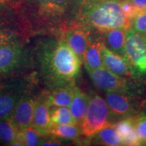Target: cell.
<instances>
[{
	"label": "cell",
	"mask_w": 146,
	"mask_h": 146,
	"mask_svg": "<svg viewBox=\"0 0 146 146\" xmlns=\"http://www.w3.org/2000/svg\"><path fill=\"white\" fill-rule=\"evenodd\" d=\"M35 60L40 78L50 89L74 83L82 64L64 39L42 40L35 50Z\"/></svg>",
	"instance_id": "6da1fadb"
},
{
	"label": "cell",
	"mask_w": 146,
	"mask_h": 146,
	"mask_svg": "<svg viewBox=\"0 0 146 146\" xmlns=\"http://www.w3.org/2000/svg\"><path fill=\"white\" fill-rule=\"evenodd\" d=\"M121 0H81L74 23L102 33L112 29L129 30L131 21L124 14Z\"/></svg>",
	"instance_id": "7a4b0ae2"
},
{
	"label": "cell",
	"mask_w": 146,
	"mask_h": 146,
	"mask_svg": "<svg viewBox=\"0 0 146 146\" xmlns=\"http://www.w3.org/2000/svg\"><path fill=\"white\" fill-rule=\"evenodd\" d=\"M81 0H27V14L35 31L63 28L74 23Z\"/></svg>",
	"instance_id": "3957f363"
},
{
	"label": "cell",
	"mask_w": 146,
	"mask_h": 146,
	"mask_svg": "<svg viewBox=\"0 0 146 146\" xmlns=\"http://www.w3.org/2000/svg\"><path fill=\"white\" fill-rule=\"evenodd\" d=\"M110 124L112 123L106 100L96 94L89 96L86 114L80 125L81 135L87 138H91Z\"/></svg>",
	"instance_id": "277c9868"
},
{
	"label": "cell",
	"mask_w": 146,
	"mask_h": 146,
	"mask_svg": "<svg viewBox=\"0 0 146 146\" xmlns=\"http://www.w3.org/2000/svg\"><path fill=\"white\" fill-rule=\"evenodd\" d=\"M125 58L130 66L133 76L146 75V42L143 36L132 28L127 31Z\"/></svg>",
	"instance_id": "5b68a950"
},
{
	"label": "cell",
	"mask_w": 146,
	"mask_h": 146,
	"mask_svg": "<svg viewBox=\"0 0 146 146\" xmlns=\"http://www.w3.org/2000/svg\"><path fill=\"white\" fill-rule=\"evenodd\" d=\"M105 100L108 106L112 123L113 121L135 116L140 112L137 102L130 93L107 91Z\"/></svg>",
	"instance_id": "8992f818"
},
{
	"label": "cell",
	"mask_w": 146,
	"mask_h": 146,
	"mask_svg": "<svg viewBox=\"0 0 146 146\" xmlns=\"http://www.w3.org/2000/svg\"><path fill=\"white\" fill-rule=\"evenodd\" d=\"M29 54L20 40L0 45V74L16 71L29 62Z\"/></svg>",
	"instance_id": "52a82bcc"
},
{
	"label": "cell",
	"mask_w": 146,
	"mask_h": 146,
	"mask_svg": "<svg viewBox=\"0 0 146 146\" xmlns=\"http://www.w3.org/2000/svg\"><path fill=\"white\" fill-rule=\"evenodd\" d=\"M29 83L18 79L0 88V120L12 117L16 106L27 93Z\"/></svg>",
	"instance_id": "ba28073f"
},
{
	"label": "cell",
	"mask_w": 146,
	"mask_h": 146,
	"mask_svg": "<svg viewBox=\"0 0 146 146\" xmlns=\"http://www.w3.org/2000/svg\"><path fill=\"white\" fill-rule=\"evenodd\" d=\"M86 68L91 81L102 90L130 93L129 83L125 77L118 76L106 67L91 69Z\"/></svg>",
	"instance_id": "9c48e42d"
},
{
	"label": "cell",
	"mask_w": 146,
	"mask_h": 146,
	"mask_svg": "<svg viewBox=\"0 0 146 146\" xmlns=\"http://www.w3.org/2000/svg\"><path fill=\"white\" fill-rule=\"evenodd\" d=\"M36 100L37 97L26 93L16 106L12 118L18 129L33 125Z\"/></svg>",
	"instance_id": "30bf717a"
},
{
	"label": "cell",
	"mask_w": 146,
	"mask_h": 146,
	"mask_svg": "<svg viewBox=\"0 0 146 146\" xmlns=\"http://www.w3.org/2000/svg\"><path fill=\"white\" fill-rule=\"evenodd\" d=\"M64 39L83 62L84 53L91 41L90 29L74 25L68 31Z\"/></svg>",
	"instance_id": "8fae6325"
},
{
	"label": "cell",
	"mask_w": 146,
	"mask_h": 146,
	"mask_svg": "<svg viewBox=\"0 0 146 146\" xmlns=\"http://www.w3.org/2000/svg\"><path fill=\"white\" fill-rule=\"evenodd\" d=\"M102 55L106 68L122 77H132V72L127 59L110 50L104 43L102 47Z\"/></svg>",
	"instance_id": "7c38bea8"
},
{
	"label": "cell",
	"mask_w": 146,
	"mask_h": 146,
	"mask_svg": "<svg viewBox=\"0 0 146 146\" xmlns=\"http://www.w3.org/2000/svg\"><path fill=\"white\" fill-rule=\"evenodd\" d=\"M32 125L44 136L47 135L49 129L52 125L50 107L47 104L43 95L37 97Z\"/></svg>",
	"instance_id": "4fadbf2b"
},
{
	"label": "cell",
	"mask_w": 146,
	"mask_h": 146,
	"mask_svg": "<svg viewBox=\"0 0 146 146\" xmlns=\"http://www.w3.org/2000/svg\"><path fill=\"white\" fill-rule=\"evenodd\" d=\"M74 83L51 89L50 91L43 93V96L47 104L52 107H69L72 102Z\"/></svg>",
	"instance_id": "5bb4252c"
},
{
	"label": "cell",
	"mask_w": 146,
	"mask_h": 146,
	"mask_svg": "<svg viewBox=\"0 0 146 146\" xmlns=\"http://www.w3.org/2000/svg\"><path fill=\"white\" fill-rule=\"evenodd\" d=\"M114 126L123 138L124 145H141L135 125V116L118 120Z\"/></svg>",
	"instance_id": "9a60e30c"
},
{
	"label": "cell",
	"mask_w": 146,
	"mask_h": 146,
	"mask_svg": "<svg viewBox=\"0 0 146 146\" xmlns=\"http://www.w3.org/2000/svg\"><path fill=\"white\" fill-rule=\"evenodd\" d=\"M89 96L77 87H74V94L69 109L78 125H81L86 114Z\"/></svg>",
	"instance_id": "2e32d148"
},
{
	"label": "cell",
	"mask_w": 146,
	"mask_h": 146,
	"mask_svg": "<svg viewBox=\"0 0 146 146\" xmlns=\"http://www.w3.org/2000/svg\"><path fill=\"white\" fill-rule=\"evenodd\" d=\"M93 138L94 143L107 146L124 145V142L120 133L116 130L114 124H110L98 131Z\"/></svg>",
	"instance_id": "e0dca14e"
},
{
	"label": "cell",
	"mask_w": 146,
	"mask_h": 146,
	"mask_svg": "<svg viewBox=\"0 0 146 146\" xmlns=\"http://www.w3.org/2000/svg\"><path fill=\"white\" fill-rule=\"evenodd\" d=\"M127 30L121 28L112 29L104 33L108 47L112 52L125 57V48Z\"/></svg>",
	"instance_id": "ac0fdd59"
},
{
	"label": "cell",
	"mask_w": 146,
	"mask_h": 146,
	"mask_svg": "<svg viewBox=\"0 0 146 146\" xmlns=\"http://www.w3.org/2000/svg\"><path fill=\"white\" fill-rule=\"evenodd\" d=\"M102 42L90 41L83 55V62L87 68L95 69L105 67L102 55Z\"/></svg>",
	"instance_id": "d6986e66"
},
{
	"label": "cell",
	"mask_w": 146,
	"mask_h": 146,
	"mask_svg": "<svg viewBox=\"0 0 146 146\" xmlns=\"http://www.w3.org/2000/svg\"><path fill=\"white\" fill-rule=\"evenodd\" d=\"M81 134V131L79 125L57 124H52L47 133V135L67 140H75Z\"/></svg>",
	"instance_id": "ffe728a7"
},
{
	"label": "cell",
	"mask_w": 146,
	"mask_h": 146,
	"mask_svg": "<svg viewBox=\"0 0 146 146\" xmlns=\"http://www.w3.org/2000/svg\"><path fill=\"white\" fill-rule=\"evenodd\" d=\"M51 121L57 125H77L69 107H52L51 109Z\"/></svg>",
	"instance_id": "44dd1931"
},
{
	"label": "cell",
	"mask_w": 146,
	"mask_h": 146,
	"mask_svg": "<svg viewBox=\"0 0 146 146\" xmlns=\"http://www.w3.org/2000/svg\"><path fill=\"white\" fill-rule=\"evenodd\" d=\"M18 131V127L12 117L0 120V140L1 141L10 145L15 139Z\"/></svg>",
	"instance_id": "7402d4cb"
},
{
	"label": "cell",
	"mask_w": 146,
	"mask_h": 146,
	"mask_svg": "<svg viewBox=\"0 0 146 146\" xmlns=\"http://www.w3.org/2000/svg\"><path fill=\"white\" fill-rule=\"evenodd\" d=\"M18 39L19 35L16 29L8 23L0 19V45L18 41Z\"/></svg>",
	"instance_id": "603a6c76"
},
{
	"label": "cell",
	"mask_w": 146,
	"mask_h": 146,
	"mask_svg": "<svg viewBox=\"0 0 146 146\" xmlns=\"http://www.w3.org/2000/svg\"><path fill=\"white\" fill-rule=\"evenodd\" d=\"M22 131H23L25 145H40L42 139L44 135H42L33 126L31 125L25 127V129H22Z\"/></svg>",
	"instance_id": "cb8c5ba5"
},
{
	"label": "cell",
	"mask_w": 146,
	"mask_h": 146,
	"mask_svg": "<svg viewBox=\"0 0 146 146\" xmlns=\"http://www.w3.org/2000/svg\"><path fill=\"white\" fill-rule=\"evenodd\" d=\"M135 125L141 145H146V110L140 111L135 116Z\"/></svg>",
	"instance_id": "d4e9b609"
},
{
	"label": "cell",
	"mask_w": 146,
	"mask_h": 146,
	"mask_svg": "<svg viewBox=\"0 0 146 146\" xmlns=\"http://www.w3.org/2000/svg\"><path fill=\"white\" fill-rule=\"evenodd\" d=\"M131 28L141 35H146V10L140 12L131 20Z\"/></svg>",
	"instance_id": "484cf974"
},
{
	"label": "cell",
	"mask_w": 146,
	"mask_h": 146,
	"mask_svg": "<svg viewBox=\"0 0 146 146\" xmlns=\"http://www.w3.org/2000/svg\"><path fill=\"white\" fill-rule=\"evenodd\" d=\"M120 4L124 14L131 21L137 14L141 12L130 0H121Z\"/></svg>",
	"instance_id": "4316f807"
},
{
	"label": "cell",
	"mask_w": 146,
	"mask_h": 146,
	"mask_svg": "<svg viewBox=\"0 0 146 146\" xmlns=\"http://www.w3.org/2000/svg\"><path fill=\"white\" fill-rule=\"evenodd\" d=\"M50 138H43L42 139L40 145L50 146V145H61L62 141L58 139V137L53 136Z\"/></svg>",
	"instance_id": "83f0119b"
},
{
	"label": "cell",
	"mask_w": 146,
	"mask_h": 146,
	"mask_svg": "<svg viewBox=\"0 0 146 146\" xmlns=\"http://www.w3.org/2000/svg\"><path fill=\"white\" fill-rule=\"evenodd\" d=\"M140 11L146 10V0H130Z\"/></svg>",
	"instance_id": "f1b7e54d"
},
{
	"label": "cell",
	"mask_w": 146,
	"mask_h": 146,
	"mask_svg": "<svg viewBox=\"0 0 146 146\" xmlns=\"http://www.w3.org/2000/svg\"><path fill=\"white\" fill-rule=\"evenodd\" d=\"M7 0H0V3H5Z\"/></svg>",
	"instance_id": "f546056e"
},
{
	"label": "cell",
	"mask_w": 146,
	"mask_h": 146,
	"mask_svg": "<svg viewBox=\"0 0 146 146\" xmlns=\"http://www.w3.org/2000/svg\"><path fill=\"white\" fill-rule=\"evenodd\" d=\"M143 39H144V40H145V41L146 42V35H144V36H143Z\"/></svg>",
	"instance_id": "4dcf8cb0"
}]
</instances>
